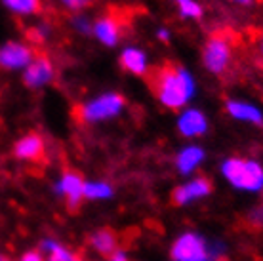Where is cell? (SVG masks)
<instances>
[{
    "label": "cell",
    "mask_w": 263,
    "mask_h": 261,
    "mask_svg": "<svg viewBox=\"0 0 263 261\" xmlns=\"http://www.w3.org/2000/svg\"><path fill=\"white\" fill-rule=\"evenodd\" d=\"M84 183L77 172H65L55 183V193L63 196L71 208H77L84 198Z\"/></svg>",
    "instance_id": "9c48e42d"
},
{
    "label": "cell",
    "mask_w": 263,
    "mask_h": 261,
    "mask_svg": "<svg viewBox=\"0 0 263 261\" xmlns=\"http://www.w3.org/2000/svg\"><path fill=\"white\" fill-rule=\"evenodd\" d=\"M153 91L166 109L178 111L191 101L195 94V79L179 65H164L153 72Z\"/></svg>",
    "instance_id": "6da1fadb"
},
{
    "label": "cell",
    "mask_w": 263,
    "mask_h": 261,
    "mask_svg": "<svg viewBox=\"0 0 263 261\" xmlns=\"http://www.w3.org/2000/svg\"><path fill=\"white\" fill-rule=\"evenodd\" d=\"M225 109L233 118H237L240 122H248V124H263V113L257 109L256 105L248 103V101H240V99H229Z\"/></svg>",
    "instance_id": "4fadbf2b"
},
{
    "label": "cell",
    "mask_w": 263,
    "mask_h": 261,
    "mask_svg": "<svg viewBox=\"0 0 263 261\" xmlns=\"http://www.w3.org/2000/svg\"><path fill=\"white\" fill-rule=\"evenodd\" d=\"M259 52H261V55H263V39H261V42H259Z\"/></svg>",
    "instance_id": "83f0119b"
},
{
    "label": "cell",
    "mask_w": 263,
    "mask_h": 261,
    "mask_svg": "<svg viewBox=\"0 0 263 261\" xmlns=\"http://www.w3.org/2000/svg\"><path fill=\"white\" fill-rule=\"evenodd\" d=\"M20 261H44V255L40 252H27V254L21 255Z\"/></svg>",
    "instance_id": "cb8c5ba5"
},
{
    "label": "cell",
    "mask_w": 263,
    "mask_h": 261,
    "mask_svg": "<svg viewBox=\"0 0 263 261\" xmlns=\"http://www.w3.org/2000/svg\"><path fill=\"white\" fill-rule=\"evenodd\" d=\"M0 261H8V259L4 257V255H0Z\"/></svg>",
    "instance_id": "f1b7e54d"
},
{
    "label": "cell",
    "mask_w": 263,
    "mask_h": 261,
    "mask_svg": "<svg viewBox=\"0 0 263 261\" xmlns=\"http://www.w3.org/2000/svg\"><path fill=\"white\" fill-rule=\"evenodd\" d=\"M2 4L17 15H34L40 12L42 6L40 0H2Z\"/></svg>",
    "instance_id": "d6986e66"
},
{
    "label": "cell",
    "mask_w": 263,
    "mask_h": 261,
    "mask_svg": "<svg viewBox=\"0 0 263 261\" xmlns=\"http://www.w3.org/2000/svg\"><path fill=\"white\" fill-rule=\"evenodd\" d=\"M29 40L31 42H44V40L50 36V27L44 25V23H39V25H34L33 29H29Z\"/></svg>",
    "instance_id": "44dd1931"
},
{
    "label": "cell",
    "mask_w": 263,
    "mask_h": 261,
    "mask_svg": "<svg viewBox=\"0 0 263 261\" xmlns=\"http://www.w3.org/2000/svg\"><path fill=\"white\" fill-rule=\"evenodd\" d=\"M72 27H74L79 33L90 34V33H92L93 23H90V20H88V17H84V15H77V17H72Z\"/></svg>",
    "instance_id": "7402d4cb"
},
{
    "label": "cell",
    "mask_w": 263,
    "mask_h": 261,
    "mask_svg": "<svg viewBox=\"0 0 263 261\" xmlns=\"http://www.w3.org/2000/svg\"><path fill=\"white\" fill-rule=\"evenodd\" d=\"M34 59V52L31 46L23 44V42H6L0 46V69L6 71H25Z\"/></svg>",
    "instance_id": "8992f818"
},
{
    "label": "cell",
    "mask_w": 263,
    "mask_h": 261,
    "mask_svg": "<svg viewBox=\"0 0 263 261\" xmlns=\"http://www.w3.org/2000/svg\"><path fill=\"white\" fill-rule=\"evenodd\" d=\"M176 6H178L179 13L187 20H200L204 13L202 6L197 0H176Z\"/></svg>",
    "instance_id": "ffe728a7"
},
{
    "label": "cell",
    "mask_w": 263,
    "mask_h": 261,
    "mask_svg": "<svg viewBox=\"0 0 263 261\" xmlns=\"http://www.w3.org/2000/svg\"><path fill=\"white\" fill-rule=\"evenodd\" d=\"M221 176L238 191L257 193L263 189V166L250 158H227L221 164Z\"/></svg>",
    "instance_id": "7a4b0ae2"
},
{
    "label": "cell",
    "mask_w": 263,
    "mask_h": 261,
    "mask_svg": "<svg viewBox=\"0 0 263 261\" xmlns=\"http://www.w3.org/2000/svg\"><path fill=\"white\" fill-rule=\"evenodd\" d=\"M13 155L20 160H39L44 155V141L39 134H27L15 143Z\"/></svg>",
    "instance_id": "5bb4252c"
},
{
    "label": "cell",
    "mask_w": 263,
    "mask_h": 261,
    "mask_svg": "<svg viewBox=\"0 0 263 261\" xmlns=\"http://www.w3.org/2000/svg\"><path fill=\"white\" fill-rule=\"evenodd\" d=\"M53 80V63L46 55H34L31 65L23 71V82L27 88H42Z\"/></svg>",
    "instance_id": "ba28073f"
},
{
    "label": "cell",
    "mask_w": 263,
    "mask_h": 261,
    "mask_svg": "<svg viewBox=\"0 0 263 261\" xmlns=\"http://www.w3.org/2000/svg\"><path fill=\"white\" fill-rule=\"evenodd\" d=\"M157 36L160 40H164V42H166V40L170 39V31H168V29H164V27H160V29L157 31Z\"/></svg>",
    "instance_id": "484cf974"
},
{
    "label": "cell",
    "mask_w": 263,
    "mask_h": 261,
    "mask_svg": "<svg viewBox=\"0 0 263 261\" xmlns=\"http://www.w3.org/2000/svg\"><path fill=\"white\" fill-rule=\"evenodd\" d=\"M109 261H128V255H126V252H122V250H117V252L109 257Z\"/></svg>",
    "instance_id": "d4e9b609"
},
{
    "label": "cell",
    "mask_w": 263,
    "mask_h": 261,
    "mask_svg": "<svg viewBox=\"0 0 263 261\" xmlns=\"http://www.w3.org/2000/svg\"><path fill=\"white\" fill-rule=\"evenodd\" d=\"M124 109V98L117 91H107L98 98L86 101L79 107V118L86 124H96L103 122L109 118L119 117L120 111Z\"/></svg>",
    "instance_id": "3957f363"
},
{
    "label": "cell",
    "mask_w": 263,
    "mask_h": 261,
    "mask_svg": "<svg viewBox=\"0 0 263 261\" xmlns=\"http://www.w3.org/2000/svg\"><path fill=\"white\" fill-rule=\"evenodd\" d=\"M90 244L92 248L98 252L99 255H105V257H111L117 250H119V240H117V235L112 231H107V229H101V231H96L92 236H90Z\"/></svg>",
    "instance_id": "2e32d148"
},
{
    "label": "cell",
    "mask_w": 263,
    "mask_h": 261,
    "mask_svg": "<svg viewBox=\"0 0 263 261\" xmlns=\"http://www.w3.org/2000/svg\"><path fill=\"white\" fill-rule=\"evenodd\" d=\"M42 252H44V261H82L74 252L55 240L42 242Z\"/></svg>",
    "instance_id": "e0dca14e"
},
{
    "label": "cell",
    "mask_w": 263,
    "mask_h": 261,
    "mask_svg": "<svg viewBox=\"0 0 263 261\" xmlns=\"http://www.w3.org/2000/svg\"><path fill=\"white\" fill-rule=\"evenodd\" d=\"M178 130L183 137H200L208 130V118L198 109H185L178 118Z\"/></svg>",
    "instance_id": "30bf717a"
},
{
    "label": "cell",
    "mask_w": 263,
    "mask_h": 261,
    "mask_svg": "<svg viewBox=\"0 0 263 261\" xmlns=\"http://www.w3.org/2000/svg\"><path fill=\"white\" fill-rule=\"evenodd\" d=\"M212 193V181L208 177H195V179H189L187 183L179 185L174 189L172 193V198L178 206H187V204H193L197 200H202Z\"/></svg>",
    "instance_id": "52a82bcc"
},
{
    "label": "cell",
    "mask_w": 263,
    "mask_h": 261,
    "mask_svg": "<svg viewBox=\"0 0 263 261\" xmlns=\"http://www.w3.org/2000/svg\"><path fill=\"white\" fill-rule=\"evenodd\" d=\"M92 34L96 39L101 42L103 46H112L119 44L120 40V34H122V29H120V23L119 20L115 17V15H103V17H99L92 27Z\"/></svg>",
    "instance_id": "8fae6325"
},
{
    "label": "cell",
    "mask_w": 263,
    "mask_h": 261,
    "mask_svg": "<svg viewBox=\"0 0 263 261\" xmlns=\"http://www.w3.org/2000/svg\"><path fill=\"white\" fill-rule=\"evenodd\" d=\"M204 160V149L197 147V145H189L185 149L179 151L178 158H176V166H178L179 174H191L200 166V162Z\"/></svg>",
    "instance_id": "9a60e30c"
},
{
    "label": "cell",
    "mask_w": 263,
    "mask_h": 261,
    "mask_svg": "<svg viewBox=\"0 0 263 261\" xmlns=\"http://www.w3.org/2000/svg\"><path fill=\"white\" fill-rule=\"evenodd\" d=\"M231 2H235V4H238V6H250L254 0H231Z\"/></svg>",
    "instance_id": "4316f807"
},
{
    "label": "cell",
    "mask_w": 263,
    "mask_h": 261,
    "mask_svg": "<svg viewBox=\"0 0 263 261\" xmlns=\"http://www.w3.org/2000/svg\"><path fill=\"white\" fill-rule=\"evenodd\" d=\"M90 2L92 0H61V4L65 8H69V10H72V12H79V10L88 6Z\"/></svg>",
    "instance_id": "603a6c76"
},
{
    "label": "cell",
    "mask_w": 263,
    "mask_h": 261,
    "mask_svg": "<svg viewBox=\"0 0 263 261\" xmlns=\"http://www.w3.org/2000/svg\"><path fill=\"white\" fill-rule=\"evenodd\" d=\"M174 261H216V252L197 233H183L172 244Z\"/></svg>",
    "instance_id": "277c9868"
},
{
    "label": "cell",
    "mask_w": 263,
    "mask_h": 261,
    "mask_svg": "<svg viewBox=\"0 0 263 261\" xmlns=\"http://www.w3.org/2000/svg\"><path fill=\"white\" fill-rule=\"evenodd\" d=\"M120 65L122 69L132 74H138V77H143L149 71V59H147V53L141 50V48H136V46H128L122 50L120 53Z\"/></svg>",
    "instance_id": "7c38bea8"
},
{
    "label": "cell",
    "mask_w": 263,
    "mask_h": 261,
    "mask_svg": "<svg viewBox=\"0 0 263 261\" xmlns=\"http://www.w3.org/2000/svg\"><path fill=\"white\" fill-rule=\"evenodd\" d=\"M204 67L210 72H223L231 61V42L223 34H214L202 52Z\"/></svg>",
    "instance_id": "5b68a950"
},
{
    "label": "cell",
    "mask_w": 263,
    "mask_h": 261,
    "mask_svg": "<svg viewBox=\"0 0 263 261\" xmlns=\"http://www.w3.org/2000/svg\"><path fill=\"white\" fill-rule=\"evenodd\" d=\"M112 196V187L105 181H86L84 198L88 200H107Z\"/></svg>",
    "instance_id": "ac0fdd59"
}]
</instances>
